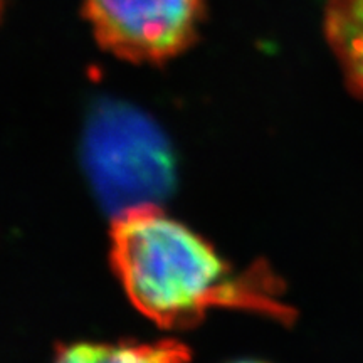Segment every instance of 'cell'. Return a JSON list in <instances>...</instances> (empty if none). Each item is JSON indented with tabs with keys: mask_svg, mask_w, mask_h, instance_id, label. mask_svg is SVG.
<instances>
[{
	"mask_svg": "<svg viewBox=\"0 0 363 363\" xmlns=\"http://www.w3.org/2000/svg\"><path fill=\"white\" fill-rule=\"evenodd\" d=\"M52 363H189V350L177 342H79L59 348Z\"/></svg>",
	"mask_w": 363,
	"mask_h": 363,
	"instance_id": "5",
	"label": "cell"
},
{
	"mask_svg": "<svg viewBox=\"0 0 363 363\" xmlns=\"http://www.w3.org/2000/svg\"><path fill=\"white\" fill-rule=\"evenodd\" d=\"M0 13H2V0H0Z\"/></svg>",
	"mask_w": 363,
	"mask_h": 363,
	"instance_id": "7",
	"label": "cell"
},
{
	"mask_svg": "<svg viewBox=\"0 0 363 363\" xmlns=\"http://www.w3.org/2000/svg\"><path fill=\"white\" fill-rule=\"evenodd\" d=\"M323 29L345 84L363 99V0H326Z\"/></svg>",
	"mask_w": 363,
	"mask_h": 363,
	"instance_id": "4",
	"label": "cell"
},
{
	"mask_svg": "<svg viewBox=\"0 0 363 363\" xmlns=\"http://www.w3.org/2000/svg\"><path fill=\"white\" fill-rule=\"evenodd\" d=\"M206 0H84V17L106 52L136 65H163L199 38Z\"/></svg>",
	"mask_w": 363,
	"mask_h": 363,
	"instance_id": "3",
	"label": "cell"
},
{
	"mask_svg": "<svg viewBox=\"0 0 363 363\" xmlns=\"http://www.w3.org/2000/svg\"><path fill=\"white\" fill-rule=\"evenodd\" d=\"M111 262L136 310L162 328H189L216 308L291 318L269 267L238 269L201 234L158 207L116 217Z\"/></svg>",
	"mask_w": 363,
	"mask_h": 363,
	"instance_id": "1",
	"label": "cell"
},
{
	"mask_svg": "<svg viewBox=\"0 0 363 363\" xmlns=\"http://www.w3.org/2000/svg\"><path fill=\"white\" fill-rule=\"evenodd\" d=\"M235 363H264V362H256V360H242V362H235Z\"/></svg>",
	"mask_w": 363,
	"mask_h": 363,
	"instance_id": "6",
	"label": "cell"
},
{
	"mask_svg": "<svg viewBox=\"0 0 363 363\" xmlns=\"http://www.w3.org/2000/svg\"><path fill=\"white\" fill-rule=\"evenodd\" d=\"M83 163L104 208L120 217L157 203L175 185V157L160 126L138 108L113 99L89 113Z\"/></svg>",
	"mask_w": 363,
	"mask_h": 363,
	"instance_id": "2",
	"label": "cell"
}]
</instances>
